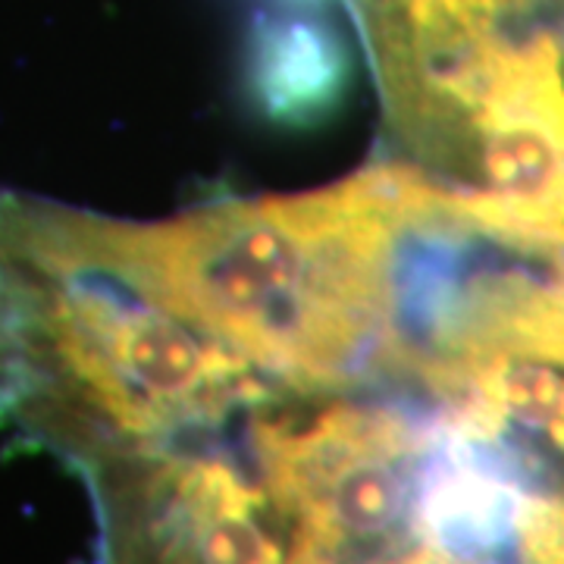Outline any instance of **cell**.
<instances>
[{
    "instance_id": "1",
    "label": "cell",
    "mask_w": 564,
    "mask_h": 564,
    "mask_svg": "<svg viewBox=\"0 0 564 564\" xmlns=\"http://www.w3.org/2000/svg\"><path fill=\"white\" fill-rule=\"evenodd\" d=\"M0 217L161 304L263 377L326 392L395 364L399 251L421 226V176L383 166L311 195L144 226L25 204H0Z\"/></svg>"
},
{
    "instance_id": "2",
    "label": "cell",
    "mask_w": 564,
    "mask_h": 564,
    "mask_svg": "<svg viewBox=\"0 0 564 564\" xmlns=\"http://www.w3.org/2000/svg\"><path fill=\"white\" fill-rule=\"evenodd\" d=\"M433 445L436 426L377 404L261 414L254 452L270 508L289 527V564H389L423 545Z\"/></svg>"
},
{
    "instance_id": "3",
    "label": "cell",
    "mask_w": 564,
    "mask_h": 564,
    "mask_svg": "<svg viewBox=\"0 0 564 564\" xmlns=\"http://www.w3.org/2000/svg\"><path fill=\"white\" fill-rule=\"evenodd\" d=\"M480 188L440 185V220L521 254L564 261V61L552 32L489 41L467 95Z\"/></svg>"
},
{
    "instance_id": "4",
    "label": "cell",
    "mask_w": 564,
    "mask_h": 564,
    "mask_svg": "<svg viewBox=\"0 0 564 564\" xmlns=\"http://www.w3.org/2000/svg\"><path fill=\"white\" fill-rule=\"evenodd\" d=\"M333 82V54L323 35L304 25H292L270 39L263 51V85L280 110H304L323 104Z\"/></svg>"
},
{
    "instance_id": "5",
    "label": "cell",
    "mask_w": 564,
    "mask_h": 564,
    "mask_svg": "<svg viewBox=\"0 0 564 564\" xmlns=\"http://www.w3.org/2000/svg\"><path fill=\"white\" fill-rule=\"evenodd\" d=\"M389 564H484V562H470V558H458V555H448L443 549H433V545H417L414 552H408L402 558Z\"/></svg>"
},
{
    "instance_id": "6",
    "label": "cell",
    "mask_w": 564,
    "mask_h": 564,
    "mask_svg": "<svg viewBox=\"0 0 564 564\" xmlns=\"http://www.w3.org/2000/svg\"><path fill=\"white\" fill-rule=\"evenodd\" d=\"M562 7H564V0H562Z\"/></svg>"
}]
</instances>
